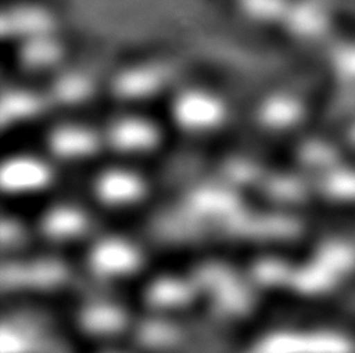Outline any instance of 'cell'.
Masks as SVG:
<instances>
[{"label":"cell","instance_id":"cell-1","mask_svg":"<svg viewBox=\"0 0 355 353\" xmlns=\"http://www.w3.org/2000/svg\"><path fill=\"white\" fill-rule=\"evenodd\" d=\"M231 115L225 96L211 87H183L173 92L168 102V118L183 134L199 137L223 129Z\"/></svg>","mask_w":355,"mask_h":353},{"label":"cell","instance_id":"cell-2","mask_svg":"<svg viewBox=\"0 0 355 353\" xmlns=\"http://www.w3.org/2000/svg\"><path fill=\"white\" fill-rule=\"evenodd\" d=\"M173 79L175 72L168 63L147 61L118 71L108 82V89L114 100L136 107L163 95Z\"/></svg>","mask_w":355,"mask_h":353},{"label":"cell","instance_id":"cell-3","mask_svg":"<svg viewBox=\"0 0 355 353\" xmlns=\"http://www.w3.org/2000/svg\"><path fill=\"white\" fill-rule=\"evenodd\" d=\"M105 148L124 156L153 153L163 142V131L155 120L137 110L116 115L102 127Z\"/></svg>","mask_w":355,"mask_h":353},{"label":"cell","instance_id":"cell-4","mask_svg":"<svg viewBox=\"0 0 355 353\" xmlns=\"http://www.w3.org/2000/svg\"><path fill=\"white\" fill-rule=\"evenodd\" d=\"M45 144L50 158L79 163L96 156L105 149L102 129L79 120H63L49 129Z\"/></svg>","mask_w":355,"mask_h":353},{"label":"cell","instance_id":"cell-5","mask_svg":"<svg viewBox=\"0 0 355 353\" xmlns=\"http://www.w3.org/2000/svg\"><path fill=\"white\" fill-rule=\"evenodd\" d=\"M60 21L49 6L33 1H21L5 6L0 14V33L12 45L58 33Z\"/></svg>","mask_w":355,"mask_h":353},{"label":"cell","instance_id":"cell-6","mask_svg":"<svg viewBox=\"0 0 355 353\" xmlns=\"http://www.w3.org/2000/svg\"><path fill=\"white\" fill-rule=\"evenodd\" d=\"M53 181L49 159L34 154H14L0 166V185L11 195H27L46 189Z\"/></svg>","mask_w":355,"mask_h":353},{"label":"cell","instance_id":"cell-7","mask_svg":"<svg viewBox=\"0 0 355 353\" xmlns=\"http://www.w3.org/2000/svg\"><path fill=\"white\" fill-rule=\"evenodd\" d=\"M15 61L22 72L31 75H51L63 69L67 45L60 33L44 35L15 45Z\"/></svg>","mask_w":355,"mask_h":353},{"label":"cell","instance_id":"cell-8","mask_svg":"<svg viewBox=\"0 0 355 353\" xmlns=\"http://www.w3.org/2000/svg\"><path fill=\"white\" fill-rule=\"evenodd\" d=\"M53 109L45 90L9 87L1 92L0 120L3 127H16L33 123Z\"/></svg>","mask_w":355,"mask_h":353},{"label":"cell","instance_id":"cell-9","mask_svg":"<svg viewBox=\"0 0 355 353\" xmlns=\"http://www.w3.org/2000/svg\"><path fill=\"white\" fill-rule=\"evenodd\" d=\"M147 184L139 173L126 168H110L95 179L97 199L105 205H134L146 195Z\"/></svg>","mask_w":355,"mask_h":353},{"label":"cell","instance_id":"cell-10","mask_svg":"<svg viewBox=\"0 0 355 353\" xmlns=\"http://www.w3.org/2000/svg\"><path fill=\"white\" fill-rule=\"evenodd\" d=\"M90 263L97 273L105 277H124L139 269L142 257L129 241L110 237L102 239L92 249Z\"/></svg>","mask_w":355,"mask_h":353},{"label":"cell","instance_id":"cell-11","mask_svg":"<svg viewBox=\"0 0 355 353\" xmlns=\"http://www.w3.org/2000/svg\"><path fill=\"white\" fill-rule=\"evenodd\" d=\"M96 89L97 82L87 72L63 68L53 75L45 91L53 108L73 109L92 100Z\"/></svg>","mask_w":355,"mask_h":353},{"label":"cell","instance_id":"cell-12","mask_svg":"<svg viewBox=\"0 0 355 353\" xmlns=\"http://www.w3.org/2000/svg\"><path fill=\"white\" fill-rule=\"evenodd\" d=\"M89 226L85 210L77 206L60 205L46 212L42 221V229L50 239L68 241L84 234Z\"/></svg>","mask_w":355,"mask_h":353}]
</instances>
